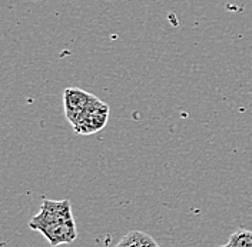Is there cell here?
<instances>
[{"mask_svg": "<svg viewBox=\"0 0 252 247\" xmlns=\"http://www.w3.org/2000/svg\"><path fill=\"white\" fill-rule=\"evenodd\" d=\"M29 227L34 232L42 233L52 247L69 245L78 237L76 221L72 215V204L69 199H45L39 213L31 219Z\"/></svg>", "mask_w": 252, "mask_h": 247, "instance_id": "1", "label": "cell"}, {"mask_svg": "<svg viewBox=\"0 0 252 247\" xmlns=\"http://www.w3.org/2000/svg\"><path fill=\"white\" fill-rule=\"evenodd\" d=\"M97 97L92 93L78 87H67L63 92V108L67 122L75 127L82 120L88 109L94 103Z\"/></svg>", "mask_w": 252, "mask_h": 247, "instance_id": "2", "label": "cell"}, {"mask_svg": "<svg viewBox=\"0 0 252 247\" xmlns=\"http://www.w3.org/2000/svg\"><path fill=\"white\" fill-rule=\"evenodd\" d=\"M108 119H109V106L103 103L100 99H96L94 105L88 109V111L82 117V120L73 127V130L78 135H85V136L94 135L108 124Z\"/></svg>", "mask_w": 252, "mask_h": 247, "instance_id": "3", "label": "cell"}, {"mask_svg": "<svg viewBox=\"0 0 252 247\" xmlns=\"http://www.w3.org/2000/svg\"><path fill=\"white\" fill-rule=\"evenodd\" d=\"M115 247H160L152 236L141 230H132L121 239Z\"/></svg>", "mask_w": 252, "mask_h": 247, "instance_id": "4", "label": "cell"}, {"mask_svg": "<svg viewBox=\"0 0 252 247\" xmlns=\"http://www.w3.org/2000/svg\"><path fill=\"white\" fill-rule=\"evenodd\" d=\"M228 245L231 247H252V232L247 229L236 230L229 237Z\"/></svg>", "mask_w": 252, "mask_h": 247, "instance_id": "5", "label": "cell"}, {"mask_svg": "<svg viewBox=\"0 0 252 247\" xmlns=\"http://www.w3.org/2000/svg\"><path fill=\"white\" fill-rule=\"evenodd\" d=\"M218 247H231V246H229V245L226 243V245H222V246H218Z\"/></svg>", "mask_w": 252, "mask_h": 247, "instance_id": "6", "label": "cell"}]
</instances>
